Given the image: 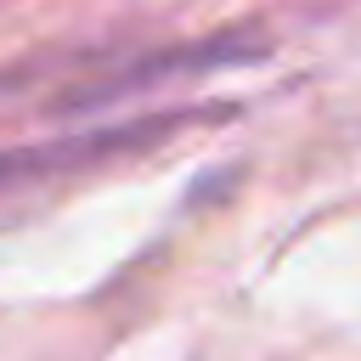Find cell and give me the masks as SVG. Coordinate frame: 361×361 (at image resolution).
Wrapping results in <instances>:
<instances>
[{
	"label": "cell",
	"instance_id": "6da1fadb",
	"mask_svg": "<svg viewBox=\"0 0 361 361\" xmlns=\"http://www.w3.org/2000/svg\"><path fill=\"white\" fill-rule=\"evenodd\" d=\"M192 113H147L130 124H107V130H79V135H45L28 147H0V209L56 186V180H79L90 169H107L118 158H135L147 147H158L169 130H186Z\"/></svg>",
	"mask_w": 361,
	"mask_h": 361
}]
</instances>
